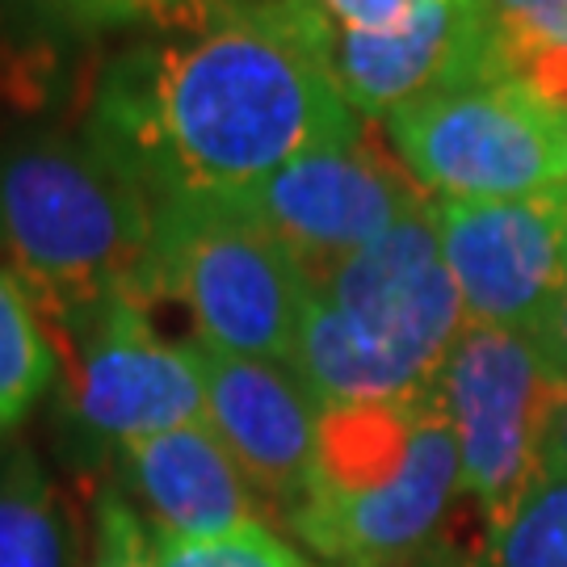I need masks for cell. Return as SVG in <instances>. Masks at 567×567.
I'll use <instances>...</instances> for the list:
<instances>
[{
    "instance_id": "obj_1",
    "label": "cell",
    "mask_w": 567,
    "mask_h": 567,
    "mask_svg": "<svg viewBox=\"0 0 567 567\" xmlns=\"http://www.w3.org/2000/svg\"><path fill=\"white\" fill-rule=\"evenodd\" d=\"M164 25L105 72L89 140L147 194H240L362 131L320 0H189Z\"/></svg>"
},
{
    "instance_id": "obj_2",
    "label": "cell",
    "mask_w": 567,
    "mask_h": 567,
    "mask_svg": "<svg viewBox=\"0 0 567 567\" xmlns=\"http://www.w3.org/2000/svg\"><path fill=\"white\" fill-rule=\"evenodd\" d=\"M156 206L126 168L89 147H30L0 164V240L39 324L102 299H147Z\"/></svg>"
},
{
    "instance_id": "obj_3",
    "label": "cell",
    "mask_w": 567,
    "mask_h": 567,
    "mask_svg": "<svg viewBox=\"0 0 567 567\" xmlns=\"http://www.w3.org/2000/svg\"><path fill=\"white\" fill-rule=\"evenodd\" d=\"M147 299L182 303L210 349L290 365L311 282L231 194H173L156 203Z\"/></svg>"
},
{
    "instance_id": "obj_4",
    "label": "cell",
    "mask_w": 567,
    "mask_h": 567,
    "mask_svg": "<svg viewBox=\"0 0 567 567\" xmlns=\"http://www.w3.org/2000/svg\"><path fill=\"white\" fill-rule=\"evenodd\" d=\"M408 177L442 203H508L564 185L567 114L522 84L429 89L386 114Z\"/></svg>"
},
{
    "instance_id": "obj_5",
    "label": "cell",
    "mask_w": 567,
    "mask_h": 567,
    "mask_svg": "<svg viewBox=\"0 0 567 567\" xmlns=\"http://www.w3.org/2000/svg\"><path fill=\"white\" fill-rule=\"evenodd\" d=\"M564 386L526 332L466 324L437 374V400L458 437L463 496L487 538L538 484V450Z\"/></svg>"
},
{
    "instance_id": "obj_6",
    "label": "cell",
    "mask_w": 567,
    "mask_h": 567,
    "mask_svg": "<svg viewBox=\"0 0 567 567\" xmlns=\"http://www.w3.org/2000/svg\"><path fill=\"white\" fill-rule=\"evenodd\" d=\"M311 290L412 400H425L437 386L450 349L466 328L433 206L365 244Z\"/></svg>"
},
{
    "instance_id": "obj_7",
    "label": "cell",
    "mask_w": 567,
    "mask_h": 567,
    "mask_svg": "<svg viewBox=\"0 0 567 567\" xmlns=\"http://www.w3.org/2000/svg\"><path fill=\"white\" fill-rule=\"evenodd\" d=\"M231 198L295 252L311 286L395 224L433 206L404 164L383 156L362 131L307 152Z\"/></svg>"
},
{
    "instance_id": "obj_8",
    "label": "cell",
    "mask_w": 567,
    "mask_h": 567,
    "mask_svg": "<svg viewBox=\"0 0 567 567\" xmlns=\"http://www.w3.org/2000/svg\"><path fill=\"white\" fill-rule=\"evenodd\" d=\"M466 324L534 332L567 286V185L508 203H433Z\"/></svg>"
},
{
    "instance_id": "obj_9",
    "label": "cell",
    "mask_w": 567,
    "mask_h": 567,
    "mask_svg": "<svg viewBox=\"0 0 567 567\" xmlns=\"http://www.w3.org/2000/svg\"><path fill=\"white\" fill-rule=\"evenodd\" d=\"M76 337V412L114 442L206 421V395L189 349L152 328L147 303L118 295L51 316ZM42 320V328L51 324Z\"/></svg>"
},
{
    "instance_id": "obj_10",
    "label": "cell",
    "mask_w": 567,
    "mask_h": 567,
    "mask_svg": "<svg viewBox=\"0 0 567 567\" xmlns=\"http://www.w3.org/2000/svg\"><path fill=\"white\" fill-rule=\"evenodd\" d=\"M454 496H463L458 437L433 386L416 412L404 471L391 484L353 501H299L290 508V526L299 529L307 547L332 564H395L425 550V543L446 522Z\"/></svg>"
},
{
    "instance_id": "obj_11",
    "label": "cell",
    "mask_w": 567,
    "mask_h": 567,
    "mask_svg": "<svg viewBox=\"0 0 567 567\" xmlns=\"http://www.w3.org/2000/svg\"><path fill=\"white\" fill-rule=\"evenodd\" d=\"M185 349L203 379L210 429L240 463L244 480L282 501L290 513L316 463L320 404L282 362L224 353L198 337L185 341Z\"/></svg>"
},
{
    "instance_id": "obj_12",
    "label": "cell",
    "mask_w": 567,
    "mask_h": 567,
    "mask_svg": "<svg viewBox=\"0 0 567 567\" xmlns=\"http://www.w3.org/2000/svg\"><path fill=\"white\" fill-rule=\"evenodd\" d=\"M135 487L152 505L161 534L173 538H224L244 529L252 517V484L240 463L219 442L210 421L164 429L122 446Z\"/></svg>"
},
{
    "instance_id": "obj_13",
    "label": "cell",
    "mask_w": 567,
    "mask_h": 567,
    "mask_svg": "<svg viewBox=\"0 0 567 567\" xmlns=\"http://www.w3.org/2000/svg\"><path fill=\"white\" fill-rule=\"evenodd\" d=\"M126 25L114 0H0V55L34 76L68 42Z\"/></svg>"
},
{
    "instance_id": "obj_14",
    "label": "cell",
    "mask_w": 567,
    "mask_h": 567,
    "mask_svg": "<svg viewBox=\"0 0 567 567\" xmlns=\"http://www.w3.org/2000/svg\"><path fill=\"white\" fill-rule=\"evenodd\" d=\"M0 567H63L55 492L25 450L0 471Z\"/></svg>"
},
{
    "instance_id": "obj_15",
    "label": "cell",
    "mask_w": 567,
    "mask_h": 567,
    "mask_svg": "<svg viewBox=\"0 0 567 567\" xmlns=\"http://www.w3.org/2000/svg\"><path fill=\"white\" fill-rule=\"evenodd\" d=\"M55 379V344L18 282L0 274V429L18 425Z\"/></svg>"
},
{
    "instance_id": "obj_16",
    "label": "cell",
    "mask_w": 567,
    "mask_h": 567,
    "mask_svg": "<svg viewBox=\"0 0 567 567\" xmlns=\"http://www.w3.org/2000/svg\"><path fill=\"white\" fill-rule=\"evenodd\" d=\"M487 567H567V475L538 480L487 538Z\"/></svg>"
},
{
    "instance_id": "obj_17",
    "label": "cell",
    "mask_w": 567,
    "mask_h": 567,
    "mask_svg": "<svg viewBox=\"0 0 567 567\" xmlns=\"http://www.w3.org/2000/svg\"><path fill=\"white\" fill-rule=\"evenodd\" d=\"M152 547H156V567H311L282 534H274L261 522H248L236 534L206 538V543L173 538L156 529Z\"/></svg>"
},
{
    "instance_id": "obj_18",
    "label": "cell",
    "mask_w": 567,
    "mask_h": 567,
    "mask_svg": "<svg viewBox=\"0 0 567 567\" xmlns=\"http://www.w3.org/2000/svg\"><path fill=\"white\" fill-rule=\"evenodd\" d=\"M93 567H156V547L143 522L110 492L97 513V559Z\"/></svg>"
},
{
    "instance_id": "obj_19",
    "label": "cell",
    "mask_w": 567,
    "mask_h": 567,
    "mask_svg": "<svg viewBox=\"0 0 567 567\" xmlns=\"http://www.w3.org/2000/svg\"><path fill=\"white\" fill-rule=\"evenodd\" d=\"M328 18L349 30H400L408 25L416 0H320Z\"/></svg>"
},
{
    "instance_id": "obj_20",
    "label": "cell",
    "mask_w": 567,
    "mask_h": 567,
    "mask_svg": "<svg viewBox=\"0 0 567 567\" xmlns=\"http://www.w3.org/2000/svg\"><path fill=\"white\" fill-rule=\"evenodd\" d=\"M529 341H534V349H538V358L547 362L550 374H555L559 383H567V286H564V295L550 303L547 316L534 324Z\"/></svg>"
},
{
    "instance_id": "obj_21",
    "label": "cell",
    "mask_w": 567,
    "mask_h": 567,
    "mask_svg": "<svg viewBox=\"0 0 567 567\" xmlns=\"http://www.w3.org/2000/svg\"><path fill=\"white\" fill-rule=\"evenodd\" d=\"M567 475V386L555 400V412L543 433V450H538V480H564Z\"/></svg>"
},
{
    "instance_id": "obj_22",
    "label": "cell",
    "mask_w": 567,
    "mask_h": 567,
    "mask_svg": "<svg viewBox=\"0 0 567 567\" xmlns=\"http://www.w3.org/2000/svg\"><path fill=\"white\" fill-rule=\"evenodd\" d=\"M374 567H454V564H425L421 555H408V559H395V564H374Z\"/></svg>"
},
{
    "instance_id": "obj_23",
    "label": "cell",
    "mask_w": 567,
    "mask_h": 567,
    "mask_svg": "<svg viewBox=\"0 0 567 567\" xmlns=\"http://www.w3.org/2000/svg\"><path fill=\"white\" fill-rule=\"evenodd\" d=\"M564 185H567V156H564Z\"/></svg>"
}]
</instances>
